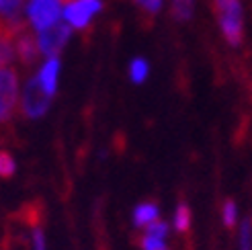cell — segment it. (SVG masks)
<instances>
[{
    "label": "cell",
    "mask_w": 252,
    "mask_h": 250,
    "mask_svg": "<svg viewBox=\"0 0 252 250\" xmlns=\"http://www.w3.org/2000/svg\"><path fill=\"white\" fill-rule=\"evenodd\" d=\"M220 27L232 45L242 41V6L240 0H213Z\"/></svg>",
    "instance_id": "cell-1"
},
{
    "label": "cell",
    "mask_w": 252,
    "mask_h": 250,
    "mask_svg": "<svg viewBox=\"0 0 252 250\" xmlns=\"http://www.w3.org/2000/svg\"><path fill=\"white\" fill-rule=\"evenodd\" d=\"M19 105V78L12 68H0V123H6Z\"/></svg>",
    "instance_id": "cell-2"
},
{
    "label": "cell",
    "mask_w": 252,
    "mask_h": 250,
    "mask_svg": "<svg viewBox=\"0 0 252 250\" xmlns=\"http://www.w3.org/2000/svg\"><path fill=\"white\" fill-rule=\"evenodd\" d=\"M60 0H31L27 4V17L35 31H45L60 23Z\"/></svg>",
    "instance_id": "cell-3"
},
{
    "label": "cell",
    "mask_w": 252,
    "mask_h": 250,
    "mask_svg": "<svg viewBox=\"0 0 252 250\" xmlns=\"http://www.w3.org/2000/svg\"><path fill=\"white\" fill-rule=\"evenodd\" d=\"M49 103H52V96H49L37 78L29 80L27 86H25V93H23V101H21V109L27 117H41Z\"/></svg>",
    "instance_id": "cell-4"
},
{
    "label": "cell",
    "mask_w": 252,
    "mask_h": 250,
    "mask_svg": "<svg viewBox=\"0 0 252 250\" xmlns=\"http://www.w3.org/2000/svg\"><path fill=\"white\" fill-rule=\"evenodd\" d=\"M70 33H72L70 27L64 25V23H58V25H54V27L41 31L39 37H37L39 52L45 54L47 58H58V54L62 52V47L66 45Z\"/></svg>",
    "instance_id": "cell-5"
},
{
    "label": "cell",
    "mask_w": 252,
    "mask_h": 250,
    "mask_svg": "<svg viewBox=\"0 0 252 250\" xmlns=\"http://www.w3.org/2000/svg\"><path fill=\"white\" fill-rule=\"evenodd\" d=\"M25 0H0V27L12 33H21L27 29V19L23 15Z\"/></svg>",
    "instance_id": "cell-6"
},
{
    "label": "cell",
    "mask_w": 252,
    "mask_h": 250,
    "mask_svg": "<svg viewBox=\"0 0 252 250\" xmlns=\"http://www.w3.org/2000/svg\"><path fill=\"white\" fill-rule=\"evenodd\" d=\"M96 10H100V0H74V2L66 4L64 17L72 27L84 29Z\"/></svg>",
    "instance_id": "cell-7"
},
{
    "label": "cell",
    "mask_w": 252,
    "mask_h": 250,
    "mask_svg": "<svg viewBox=\"0 0 252 250\" xmlns=\"http://www.w3.org/2000/svg\"><path fill=\"white\" fill-rule=\"evenodd\" d=\"M15 47H17V56L19 60L23 62L25 66H31L35 64L37 60H39V43H37L35 39V35L29 31V29H25L17 35V39H15Z\"/></svg>",
    "instance_id": "cell-8"
},
{
    "label": "cell",
    "mask_w": 252,
    "mask_h": 250,
    "mask_svg": "<svg viewBox=\"0 0 252 250\" xmlns=\"http://www.w3.org/2000/svg\"><path fill=\"white\" fill-rule=\"evenodd\" d=\"M43 203L41 201H31V203H25L19 211H17V219L23 223V226H29V228H41V221H43Z\"/></svg>",
    "instance_id": "cell-9"
},
{
    "label": "cell",
    "mask_w": 252,
    "mask_h": 250,
    "mask_svg": "<svg viewBox=\"0 0 252 250\" xmlns=\"http://www.w3.org/2000/svg\"><path fill=\"white\" fill-rule=\"evenodd\" d=\"M58 72H60V60L58 58H49L47 64L41 68L39 76H37V80H39L41 89L52 96L56 93V84H58Z\"/></svg>",
    "instance_id": "cell-10"
},
{
    "label": "cell",
    "mask_w": 252,
    "mask_h": 250,
    "mask_svg": "<svg viewBox=\"0 0 252 250\" xmlns=\"http://www.w3.org/2000/svg\"><path fill=\"white\" fill-rule=\"evenodd\" d=\"M17 33H12L4 27H0V68L8 66L17 56V47H15Z\"/></svg>",
    "instance_id": "cell-11"
},
{
    "label": "cell",
    "mask_w": 252,
    "mask_h": 250,
    "mask_svg": "<svg viewBox=\"0 0 252 250\" xmlns=\"http://www.w3.org/2000/svg\"><path fill=\"white\" fill-rule=\"evenodd\" d=\"M158 219V207L156 203H140L133 211V223L137 228H148L152 221Z\"/></svg>",
    "instance_id": "cell-12"
},
{
    "label": "cell",
    "mask_w": 252,
    "mask_h": 250,
    "mask_svg": "<svg viewBox=\"0 0 252 250\" xmlns=\"http://www.w3.org/2000/svg\"><path fill=\"white\" fill-rule=\"evenodd\" d=\"M174 228H176V232H181V234H189V230H191V209H189L187 203H181L179 207H176Z\"/></svg>",
    "instance_id": "cell-13"
},
{
    "label": "cell",
    "mask_w": 252,
    "mask_h": 250,
    "mask_svg": "<svg viewBox=\"0 0 252 250\" xmlns=\"http://www.w3.org/2000/svg\"><path fill=\"white\" fill-rule=\"evenodd\" d=\"M172 15L179 21H187L193 15V0H172Z\"/></svg>",
    "instance_id": "cell-14"
},
{
    "label": "cell",
    "mask_w": 252,
    "mask_h": 250,
    "mask_svg": "<svg viewBox=\"0 0 252 250\" xmlns=\"http://www.w3.org/2000/svg\"><path fill=\"white\" fill-rule=\"evenodd\" d=\"M129 74H131V80L133 82H144L146 80V76H148V64H146V60H142V58H137V60H133L131 62V68H129Z\"/></svg>",
    "instance_id": "cell-15"
},
{
    "label": "cell",
    "mask_w": 252,
    "mask_h": 250,
    "mask_svg": "<svg viewBox=\"0 0 252 250\" xmlns=\"http://www.w3.org/2000/svg\"><path fill=\"white\" fill-rule=\"evenodd\" d=\"M144 234L146 236H150V238H158V240H164L166 238V234H168V226L164 221H160V219H156V221H152L148 228H144Z\"/></svg>",
    "instance_id": "cell-16"
},
{
    "label": "cell",
    "mask_w": 252,
    "mask_h": 250,
    "mask_svg": "<svg viewBox=\"0 0 252 250\" xmlns=\"http://www.w3.org/2000/svg\"><path fill=\"white\" fill-rule=\"evenodd\" d=\"M137 244L142 246V250H168V246L164 244V240L150 238V236H146V234L137 236Z\"/></svg>",
    "instance_id": "cell-17"
},
{
    "label": "cell",
    "mask_w": 252,
    "mask_h": 250,
    "mask_svg": "<svg viewBox=\"0 0 252 250\" xmlns=\"http://www.w3.org/2000/svg\"><path fill=\"white\" fill-rule=\"evenodd\" d=\"M15 174V160L8 152H0V177L10 179Z\"/></svg>",
    "instance_id": "cell-18"
},
{
    "label": "cell",
    "mask_w": 252,
    "mask_h": 250,
    "mask_svg": "<svg viewBox=\"0 0 252 250\" xmlns=\"http://www.w3.org/2000/svg\"><path fill=\"white\" fill-rule=\"evenodd\" d=\"M223 223H225V228H234V223H236V205L234 201H225L223 203Z\"/></svg>",
    "instance_id": "cell-19"
},
{
    "label": "cell",
    "mask_w": 252,
    "mask_h": 250,
    "mask_svg": "<svg viewBox=\"0 0 252 250\" xmlns=\"http://www.w3.org/2000/svg\"><path fill=\"white\" fill-rule=\"evenodd\" d=\"M133 2L140 6L146 15H156L162 6V0H133Z\"/></svg>",
    "instance_id": "cell-20"
},
{
    "label": "cell",
    "mask_w": 252,
    "mask_h": 250,
    "mask_svg": "<svg viewBox=\"0 0 252 250\" xmlns=\"http://www.w3.org/2000/svg\"><path fill=\"white\" fill-rule=\"evenodd\" d=\"M240 248L242 250H252L250 246V221L242 223V230H240Z\"/></svg>",
    "instance_id": "cell-21"
},
{
    "label": "cell",
    "mask_w": 252,
    "mask_h": 250,
    "mask_svg": "<svg viewBox=\"0 0 252 250\" xmlns=\"http://www.w3.org/2000/svg\"><path fill=\"white\" fill-rule=\"evenodd\" d=\"M33 250H45V238H43L41 228L33 230Z\"/></svg>",
    "instance_id": "cell-22"
},
{
    "label": "cell",
    "mask_w": 252,
    "mask_h": 250,
    "mask_svg": "<svg viewBox=\"0 0 252 250\" xmlns=\"http://www.w3.org/2000/svg\"><path fill=\"white\" fill-rule=\"evenodd\" d=\"M66 2H68V4H70V2H74V0H66Z\"/></svg>",
    "instance_id": "cell-23"
}]
</instances>
